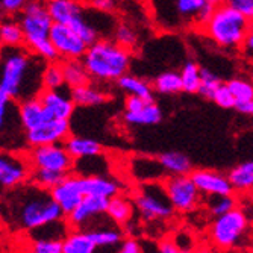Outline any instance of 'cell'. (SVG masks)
I'll return each instance as SVG.
<instances>
[{
    "mask_svg": "<svg viewBox=\"0 0 253 253\" xmlns=\"http://www.w3.org/2000/svg\"><path fill=\"white\" fill-rule=\"evenodd\" d=\"M3 215L8 226L15 231H37L65 217L50 191L34 183H25L18 188L8 190L3 203Z\"/></svg>",
    "mask_w": 253,
    "mask_h": 253,
    "instance_id": "obj_1",
    "label": "cell"
},
{
    "mask_svg": "<svg viewBox=\"0 0 253 253\" xmlns=\"http://www.w3.org/2000/svg\"><path fill=\"white\" fill-rule=\"evenodd\" d=\"M28 49L3 47L2 76H0V100L21 102L31 97H38L42 91L41 67Z\"/></svg>",
    "mask_w": 253,
    "mask_h": 253,
    "instance_id": "obj_2",
    "label": "cell"
},
{
    "mask_svg": "<svg viewBox=\"0 0 253 253\" xmlns=\"http://www.w3.org/2000/svg\"><path fill=\"white\" fill-rule=\"evenodd\" d=\"M17 18L25 34V49L45 64L58 61V53L50 41V32L55 23L47 8V0H29Z\"/></svg>",
    "mask_w": 253,
    "mask_h": 253,
    "instance_id": "obj_3",
    "label": "cell"
},
{
    "mask_svg": "<svg viewBox=\"0 0 253 253\" xmlns=\"http://www.w3.org/2000/svg\"><path fill=\"white\" fill-rule=\"evenodd\" d=\"M82 61L93 81L117 82L129 72L132 50L122 47L114 40L102 38L89 45Z\"/></svg>",
    "mask_w": 253,
    "mask_h": 253,
    "instance_id": "obj_4",
    "label": "cell"
},
{
    "mask_svg": "<svg viewBox=\"0 0 253 253\" xmlns=\"http://www.w3.org/2000/svg\"><path fill=\"white\" fill-rule=\"evenodd\" d=\"M199 29L215 45L226 50L241 49L244 40L252 32L250 18L226 3L218 6L212 17Z\"/></svg>",
    "mask_w": 253,
    "mask_h": 253,
    "instance_id": "obj_5",
    "label": "cell"
},
{
    "mask_svg": "<svg viewBox=\"0 0 253 253\" xmlns=\"http://www.w3.org/2000/svg\"><path fill=\"white\" fill-rule=\"evenodd\" d=\"M250 221L240 208L214 218L210 226L211 246L223 253L240 250L249 237Z\"/></svg>",
    "mask_w": 253,
    "mask_h": 253,
    "instance_id": "obj_6",
    "label": "cell"
},
{
    "mask_svg": "<svg viewBox=\"0 0 253 253\" xmlns=\"http://www.w3.org/2000/svg\"><path fill=\"white\" fill-rule=\"evenodd\" d=\"M205 2L206 0H152L156 21L167 29L196 26Z\"/></svg>",
    "mask_w": 253,
    "mask_h": 253,
    "instance_id": "obj_7",
    "label": "cell"
},
{
    "mask_svg": "<svg viewBox=\"0 0 253 253\" xmlns=\"http://www.w3.org/2000/svg\"><path fill=\"white\" fill-rule=\"evenodd\" d=\"M133 205L141 217L147 221L167 220L174 212L164 185L156 182L143 183L133 197Z\"/></svg>",
    "mask_w": 253,
    "mask_h": 253,
    "instance_id": "obj_8",
    "label": "cell"
},
{
    "mask_svg": "<svg viewBox=\"0 0 253 253\" xmlns=\"http://www.w3.org/2000/svg\"><path fill=\"white\" fill-rule=\"evenodd\" d=\"M28 158L32 169H45L64 174H70V171L75 167V158L68 153L64 143L31 147Z\"/></svg>",
    "mask_w": 253,
    "mask_h": 253,
    "instance_id": "obj_9",
    "label": "cell"
},
{
    "mask_svg": "<svg viewBox=\"0 0 253 253\" xmlns=\"http://www.w3.org/2000/svg\"><path fill=\"white\" fill-rule=\"evenodd\" d=\"M163 185L173 205L174 211L191 212L197 208L200 202V191L196 187L191 176H169Z\"/></svg>",
    "mask_w": 253,
    "mask_h": 253,
    "instance_id": "obj_10",
    "label": "cell"
},
{
    "mask_svg": "<svg viewBox=\"0 0 253 253\" xmlns=\"http://www.w3.org/2000/svg\"><path fill=\"white\" fill-rule=\"evenodd\" d=\"M32 166L29 158L14 152H3L0 156V185L5 190H14L31 179Z\"/></svg>",
    "mask_w": 253,
    "mask_h": 253,
    "instance_id": "obj_11",
    "label": "cell"
},
{
    "mask_svg": "<svg viewBox=\"0 0 253 253\" xmlns=\"http://www.w3.org/2000/svg\"><path fill=\"white\" fill-rule=\"evenodd\" d=\"M50 41L61 61L82 59L89 47L70 26L58 25V23H55L52 28Z\"/></svg>",
    "mask_w": 253,
    "mask_h": 253,
    "instance_id": "obj_12",
    "label": "cell"
},
{
    "mask_svg": "<svg viewBox=\"0 0 253 253\" xmlns=\"http://www.w3.org/2000/svg\"><path fill=\"white\" fill-rule=\"evenodd\" d=\"M50 194L53 200L61 206L65 217L70 215L85 197L84 188H82V176L67 174L59 185L50 191Z\"/></svg>",
    "mask_w": 253,
    "mask_h": 253,
    "instance_id": "obj_13",
    "label": "cell"
},
{
    "mask_svg": "<svg viewBox=\"0 0 253 253\" xmlns=\"http://www.w3.org/2000/svg\"><path fill=\"white\" fill-rule=\"evenodd\" d=\"M190 176L194 180L200 194H203L206 197L234 196V193H235L231 180H229V177L223 173H218L214 170H206V169H197V170H193V173Z\"/></svg>",
    "mask_w": 253,
    "mask_h": 253,
    "instance_id": "obj_14",
    "label": "cell"
},
{
    "mask_svg": "<svg viewBox=\"0 0 253 253\" xmlns=\"http://www.w3.org/2000/svg\"><path fill=\"white\" fill-rule=\"evenodd\" d=\"M70 136V123L67 120H52L38 129L26 132V143L29 147L65 143Z\"/></svg>",
    "mask_w": 253,
    "mask_h": 253,
    "instance_id": "obj_15",
    "label": "cell"
},
{
    "mask_svg": "<svg viewBox=\"0 0 253 253\" xmlns=\"http://www.w3.org/2000/svg\"><path fill=\"white\" fill-rule=\"evenodd\" d=\"M108 205L109 199L106 197L85 196L78 208L70 215H67V223L76 231H81L84 226L93 223L94 218L100 217L102 214H106Z\"/></svg>",
    "mask_w": 253,
    "mask_h": 253,
    "instance_id": "obj_16",
    "label": "cell"
},
{
    "mask_svg": "<svg viewBox=\"0 0 253 253\" xmlns=\"http://www.w3.org/2000/svg\"><path fill=\"white\" fill-rule=\"evenodd\" d=\"M38 97L55 120L68 122L72 119L76 103L72 99L70 91L67 93L65 88L64 89H42Z\"/></svg>",
    "mask_w": 253,
    "mask_h": 253,
    "instance_id": "obj_17",
    "label": "cell"
},
{
    "mask_svg": "<svg viewBox=\"0 0 253 253\" xmlns=\"http://www.w3.org/2000/svg\"><path fill=\"white\" fill-rule=\"evenodd\" d=\"M17 109H18V117L21 122V127L26 132L38 129L42 125L55 120L50 116V112L45 109V106L42 105L40 97H31V99L18 102Z\"/></svg>",
    "mask_w": 253,
    "mask_h": 253,
    "instance_id": "obj_18",
    "label": "cell"
},
{
    "mask_svg": "<svg viewBox=\"0 0 253 253\" xmlns=\"http://www.w3.org/2000/svg\"><path fill=\"white\" fill-rule=\"evenodd\" d=\"M47 8L53 23L65 26H72L86 11L79 0H47Z\"/></svg>",
    "mask_w": 253,
    "mask_h": 253,
    "instance_id": "obj_19",
    "label": "cell"
},
{
    "mask_svg": "<svg viewBox=\"0 0 253 253\" xmlns=\"http://www.w3.org/2000/svg\"><path fill=\"white\" fill-rule=\"evenodd\" d=\"M226 85L235 99V109L246 116H253V82L244 78H234Z\"/></svg>",
    "mask_w": 253,
    "mask_h": 253,
    "instance_id": "obj_20",
    "label": "cell"
},
{
    "mask_svg": "<svg viewBox=\"0 0 253 253\" xmlns=\"http://www.w3.org/2000/svg\"><path fill=\"white\" fill-rule=\"evenodd\" d=\"M82 188L85 196H97L112 199L119 194V185L112 179L100 174L82 176Z\"/></svg>",
    "mask_w": 253,
    "mask_h": 253,
    "instance_id": "obj_21",
    "label": "cell"
},
{
    "mask_svg": "<svg viewBox=\"0 0 253 253\" xmlns=\"http://www.w3.org/2000/svg\"><path fill=\"white\" fill-rule=\"evenodd\" d=\"M64 146L68 150V153L75 158V161L100 156L103 152V147L99 141L93 140V138H85V136H72L70 135L65 140Z\"/></svg>",
    "mask_w": 253,
    "mask_h": 253,
    "instance_id": "obj_22",
    "label": "cell"
},
{
    "mask_svg": "<svg viewBox=\"0 0 253 253\" xmlns=\"http://www.w3.org/2000/svg\"><path fill=\"white\" fill-rule=\"evenodd\" d=\"M123 120L130 126H153L163 120V111L152 100L136 111H125Z\"/></svg>",
    "mask_w": 253,
    "mask_h": 253,
    "instance_id": "obj_23",
    "label": "cell"
},
{
    "mask_svg": "<svg viewBox=\"0 0 253 253\" xmlns=\"http://www.w3.org/2000/svg\"><path fill=\"white\" fill-rule=\"evenodd\" d=\"M158 161L170 176H188L193 173V163L185 153L166 152L159 155Z\"/></svg>",
    "mask_w": 253,
    "mask_h": 253,
    "instance_id": "obj_24",
    "label": "cell"
},
{
    "mask_svg": "<svg viewBox=\"0 0 253 253\" xmlns=\"http://www.w3.org/2000/svg\"><path fill=\"white\" fill-rule=\"evenodd\" d=\"M119 88L126 93L127 96H133V97H141L144 100H153V85L149 84L146 79L138 78L135 75L126 73L125 76H122L117 81Z\"/></svg>",
    "mask_w": 253,
    "mask_h": 253,
    "instance_id": "obj_25",
    "label": "cell"
},
{
    "mask_svg": "<svg viewBox=\"0 0 253 253\" xmlns=\"http://www.w3.org/2000/svg\"><path fill=\"white\" fill-rule=\"evenodd\" d=\"M70 93L76 106H99L108 100V94L105 91L91 82L70 89Z\"/></svg>",
    "mask_w": 253,
    "mask_h": 253,
    "instance_id": "obj_26",
    "label": "cell"
},
{
    "mask_svg": "<svg viewBox=\"0 0 253 253\" xmlns=\"http://www.w3.org/2000/svg\"><path fill=\"white\" fill-rule=\"evenodd\" d=\"M132 214H133V203L127 197L117 194L112 199H109L106 215L114 224L117 226L127 224L132 218Z\"/></svg>",
    "mask_w": 253,
    "mask_h": 253,
    "instance_id": "obj_27",
    "label": "cell"
},
{
    "mask_svg": "<svg viewBox=\"0 0 253 253\" xmlns=\"http://www.w3.org/2000/svg\"><path fill=\"white\" fill-rule=\"evenodd\" d=\"M64 78L68 89H73L82 85L89 84L91 78L85 68V64L82 59H70V61H61Z\"/></svg>",
    "mask_w": 253,
    "mask_h": 253,
    "instance_id": "obj_28",
    "label": "cell"
},
{
    "mask_svg": "<svg viewBox=\"0 0 253 253\" xmlns=\"http://www.w3.org/2000/svg\"><path fill=\"white\" fill-rule=\"evenodd\" d=\"M0 40H2L3 47L8 49H18L25 45V34H23L18 18L9 17L3 20L0 26Z\"/></svg>",
    "mask_w": 253,
    "mask_h": 253,
    "instance_id": "obj_29",
    "label": "cell"
},
{
    "mask_svg": "<svg viewBox=\"0 0 253 253\" xmlns=\"http://www.w3.org/2000/svg\"><path fill=\"white\" fill-rule=\"evenodd\" d=\"M97 246L91 240L88 232L72 231L62 240L64 253H96Z\"/></svg>",
    "mask_w": 253,
    "mask_h": 253,
    "instance_id": "obj_30",
    "label": "cell"
},
{
    "mask_svg": "<svg viewBox=\"0 0 253 253\" xmlns=\"http://www.w3.org/2000/svg\"><path fill=\"white\" fill-rule=\"evenodd\" d=\"M227 177L235 191L250 193L253 190V161H246L235 166L227 173Z\"/></svg>",
    "mask_w": 253,
    "mask_h": 253,
    "instance_id": "obj_31",
    "label": "cell"
},
{
    "mask_svg": "<svg viewBox=\"0 0 253 253\" xmlns=\"http://www.w3.org/2000/svg\"><path fill=\"white\" fill-rule=\"evenodd\" d=\"M182 88L185 93L194 94L200 91L202 85V67H199L194 61H187L180 68Z\"/></svg>",
    "mask_w": 253,
    "mask_h": 253,
    "instance_id": "obj_32",
    "label": "cell"
},
{
    "mask_svg": "<svg viewBox=\"0 0 253 253\" xmlns=\"http://www.w3.org/2000/svg\"><path fill=\"white\" fill-rule=\"evenodd\" d=\"M152 85H153V89L159 94H177L180 91H183L180 73L173 72V70L163 72L161 75H158Z\"/></svg>",
    "mask_w": 253,
    "mask_h": 253,
    "instance_id": "obj_33",
    "label": "cell"
},
{
    "mask_svg": "<svg viewBox=\"0 0 253 253\" xmlns=\"http://www.w3.org/2000/svg\"><path fill=\"white\" fill-rule=\"evenodd\" d=\"M64 88H67V84L64 78L62 64L58 61L47 62L42 72V89H64Z\"/></svg>",
    "mask_w": 253,
    "mask_h": 253,
    "instance_id": "obj_34",
    "label": "cell"
},
{
    "mask_svg": "<svg viewBox=\"0 0 253 253\" xmlns=\"http://www.w3.org/2000/svg\"><path fill=\"white\" fill-rule=\"evenodd\" d=\"M67 174L64 173H58V171H52V170H45V169H32L31 173V183L34 185L52 191L55 187H58L59 183L65 179Z\"/></svg>",
    "mask_w": 253,
    "mask_h": 253,
    "instance_id": "obj_35",
    "label": "cell"
},
{
    "mask_svg": "<svg viewBox=\"0 0 253 253\" xmlns=\"http://www.w3.org/2000/svg\"><path fill=\"white\" fill-rule=\"evenodd\" d=\"M205 202L210 214L215 218L234 211L238 205V199L235 196H210Z\"/></svg>",
    "mask_w": 253,
    "mask_h": 253,
    "instance_id": "obj_36",
    "label": "cell"
},
{
    "mask_svg": "<svg viewBox=\"0 0 253 253\" xmlns=\"http://www.w3.org/2000/svg\"><path fill=\"white\" fill-rule=\"evenodd\" d=\"M88 234L97 247H112L123 243V234L117 227H100L88 231Z\"/></svg>",
    "mask_w": 253,
    "mask_h": 253,
    "instance_id": "obj_37",
    "label": "cell"
},
{
    "mask_svg": "<svg viewBox=\"0 0 253 253\" xmlns=\"http://www.w3.org/2000/svg\"><path fill=\"white\" fill-rule=\"evenodd\" d=\"M112 40L119 45H122V47L132 50L138 44V34L127 23H117L116 29L112 32Z\"/></svg>",
    "mask_w": 253,
    "mask_h": 253,
    "instance_id": "obj_38",
    "label": "cell"
},
{
    "mask_svg": "<svg viewBox=\"0 0 253 253\" xmlns=\"http://www.w3.org/2000/svg\"><path fill=\"white\" fill-rule=\"evenodd\" d=\"M221 79L212 72L210 68H202V85H200V91L199 94L205 99L212 100L217 89L221 86Z\"/></svg>",
    "mask_w": 253,
    "mask_h": 253,
    "instance_id": "obj_39",
    "label": "cell"
},
{
    "mask_svg": "<svg viewBox=\"0 0 253 253\" xmlns=\"http://www.w3.org/2000/svg\"><path fill=\"white\" fill-rule=\"evenodd\" d=\"M31 253H64L62 241L56 240H34Z\"/></svg>",
    "mask_w": 253,
    "mask_h": 253,
    "instance_id": "obj_40",
    "label": "cell"
},
{
    "mask_svg": "<svg viewBox=\"0 0 253 253\" xmlns=\"http://www.w3.org/2000/svg\"><path fill=\"white\" fill-rule=\"evenodd\" d=\"M212 102H215L223 109H231V108L235 109V99H234V96L231 93V89H229V86L226 85V82H223L221 86L217 89Z\"/></svg>",
    "mask_w": 253,
    "mask_h": 253,
    "instance_id": "obj_41",
    "label": "cell"
},
{
    "mask_svg": "<svg viewBox=\"0 0 253 253\" xmlns=\"http://www.w3.org/2000/svg\"><path fill=\"white\" fill-rule=\"evenodd\" d=\"M28 3L29 0H0V8H2L3 15L18 17Z\"/></svg>",
    "mask_w": 253,
    "mask_h": 253,
    "instance_id": "obj_42",
    "label": "cell"
},
{
    "mask_svg": "<svg viewBox=\"0 0 253 253\" xmlns=\"http://www.w3.org/2000/svg\"><path fill=\"white\" fill-rule=\"evenodd\" d=\"M221 5H223V0H206L203 9L200 11L199 17H197L196 26H197V28L203 26L205 23L212 17V14L217 11V8H218V6H221Z\"/></svg>",
    "mask_w": 253,
    "mask_h": 253,
    "instance_id": "obj_43",
    "label": "cell"
},
{
    "mask_svg": "<svg viewBox=\"0 0 253 253\" xmlns=\"http://www.w3.org/2000/svg\"><path fill=\"white\" fill-rule=\"evenodd\" d=\"M223 3L235 8L247 18L253 20V0H223Z\"/></svg>",
    "mask_w": 253,
    "mask_h": 253,
    "instance_id": "obj_44",
    "label": "cell"
},
{
    "mask_svg": "<svg viewBox=\"0 0 253 253\" xmlns=\"http://www.w3.org/2000/svg\"><path fill=\"white\" fill-rule=\"evenodd\" d=\"M86 2L91 9L105 14H111L117 8V0H86Z\"/></svg>",
    "mask_w": 253,
    "mask_h": 253,
    "instance_id": "obj_45",
    "label": "cell"
},
{
    "mask_svg": "<svg viewBox=\"0 0 253 253\" xmlns=\"http://www.w3.org/2000/svg\"><path fill=\"white\" fill-rule=\"evenodd\" d=\"M117 253H143V246L135 238H126L120 244Z\"/></svg>",
    "mask_w": 253,
    "mask_h": 253,
    "instance_id": "obj_46",
    "label": "cell"
},
{
    "mask_svg": "<svg viewBox=\"0 0 253 253\" xmlns=\"http://www.w3.org/2000/svg\"><path fill=\"white\" fill-rule=\"evenodd\" d=\"M241 53H243V56L249 61V62H252L253 64V32H250L249 35H247V38L244 40V42H243V45H241Z\"/></svg>",
    "mask_w": 253,
    "mask_h": 253,
    "instance_id": "obj_47",
    "label": "cell"
},
{
    "mask_svg": "<svg viewBox=\"0 0 253 253\" xmlns=\"http://www.w3.org/2000/svg\"><path fill=\"white\" fill-rule=\"evenodd\" d=\"M147 102H152V100H144L141 97L127 96L126 97V102H125V111H136V109L143 108Z\"/></svg>",
    "mask_w": 253,
    "mask_h": 253,
    "instance_id": "obj_48",
    "label": "cell"
},
{
    "mask_svg": "<svg viewBox=\"0 0 253 253\" xmlns=\"http://www.w3.org/2000/svg\"><path fill=\"white\" fill-rule=\"evenodd\" d=\"M159 253H182V250L176 246L173 238H167L159 243Z\"/></svg>",
    "mask_w": 253,
    "mask_h": 253,
    "instance_id": "obj_49",
    "label": "cell"
},
{
    "mask_svg": "<svg viewBox=\"0 0 253 253\" xmlns=\"http://www.w3.org/2000/svg\"><path fill=\"white\" fill-rule=\"evenodd\" d=\"M238 203H240V210L244 212V215L247 217V220L252 223V221H253V197L250 196L247 202L238 200Z\"/></svg>",
    "mask_w": 253,
    "mask_h": 253,
    "instance_id": "obj_50",
    "label": "cell"
},
{
    "mask_svg": "<svg viewBox=\"0 0 253 253\" xmlns=\"http://www.w3.org/2000/svg\"><path fill=\"white\" fill-rule=\"evenodd\" d=\"M182 253H215V252L210 246H196L193 250H190V252H182Z\"/></svg>",
    "mask_w": 253,
    "mask_h": 253,
    "instance_id": "obj_51",
    "label": "cell"
},
{
    "mask_svg": "<svg viewBox=\"0 0 253 253\" xmlns=\"http://www.w3.org/2000/svg\"><path fill=\"white\" fill-rule=\"evenodd\" d=\"M229 253H253V250H234V252H229Z\"/></svg>",
    "mask_w": 253,
    "mask_h": 253,
    "instance_id": "obj_52",
    "label": "cell"
},
{
    "mask_svg": "<svg viewBox=\"0 0 253 253\" xmlns=\"http://www.w3.org/2000/svg\"><path fill=\"white\" fill-rule=\"evenodd\" d=\"M250 28H252V32H253V20H250Z\"/></svg>",
    "mask_w": 253,
    "mask_h": 253,
    "instance_id": "obj_53",
    "label": "cell"
},
{
    "mask_svg": "<svg viewBox=\"0 0 253 253\" xmlns=\"http://www.w3.org/2000/svg\"><path fill=\"white\" fill-rule=\"evenodd\" d=\"M249 194H250V196H252V197H253V190H252V191H250V193H249Z\"/></svg>",
    "mask_w": 253,
    "mask_h": 253,
    "instance_id": "obj_54",
    "label": "cell"
}]
</instances>
